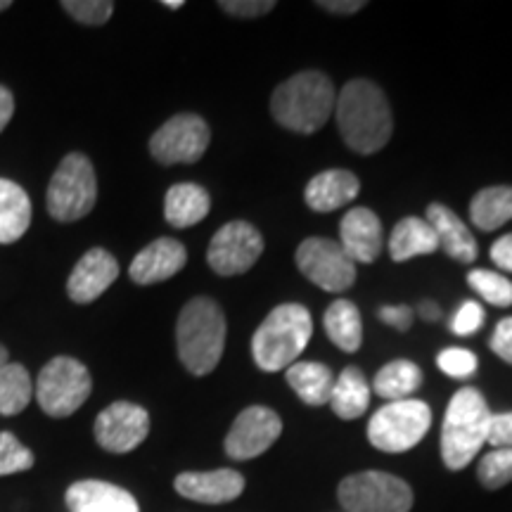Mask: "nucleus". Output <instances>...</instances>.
I'll use <instances>...</instances> for the list:
<instances>
[{"mask_svg": "<svg viewBox=\"0 0 512 512\" xmlns=\"http://www.w3.org/2000/svg\"><path fill=\"white\" fill-rule=\"evenodd\" d=\"M335 114L339 136L358 155H375L392 138V110L380 86L373 81H349L337 93Z\"/></svg>", "mask_w": 512, "mask_h": 512, "instance_id": "1", "label": "nucleus"}, {"mask_svg": "<svg viewBox=\"0 0 512 512\" xmlns=\"http://www.w3.org/2000/svg\"><path fill=\"white\" fill-rule=\"evenodd\" d=\"M337 91L330 76L316 69L299 72L275 88L271 98V114L280 126L294 133H316L328 124L335 112Z\"/></svg>", "mask_w": 512, "mask_h": 512, "instance_id": "2", "label": "nucleus"}, {"mask_svg": "<svg viewBox=\"0 0 512 512\" xmlns=\"http://www.w3.org/2000/svg\"><path fill=\"white\" fill-rule=\"evenodd\" d=\"M226 316L209 297H195L183 306L176 323L178 358L185 370L202 377L219 366L226 349Z\"/></svg>", "mask_w": 512, "mask_h": 512, "instance_id": "3", "label": "nucleus"}, {"mask_svg": "<svg viewBox=\"0 0 512 512\" xmlns=\"http://www.w3.org/2000/svg\"><path fill=\"white\" fill-rule=\"evenodd\" d=\"M313 335L311 313L302 304H283L268 313L252 337L254 363L264 373L287 370L302 351L309 347Z\"/></svg>", "mask_w": 512, "mask_h": 512, "instance_id": "4", "label": "nucleus"}, {"mask_svg": "<svg viewBox=\"0 0 512 512\" xmlns=\"http://www.w3.org/2000/svg\"><path fill=\"white\" fill-rule=\"evenodd\" d=\"M491 415L479 389L465 387L453 394L441 427V458L448 470H463L477 458L486 444Z\"/></svg>", "mask_w": 512, "mask_h": 512, "instance_id": "5", "label": "nucleus"}, {"mask_svg": "<svg viewBox=\"0 0 512 512\" xmlns=\"http://www.w3.org/2000/svg\"><path fill=\"white\" fill-rule=\"evenodd\" d=\"M98 202V178L91 159L72 152L60 162L50 178L46 207L55 221L72 223L88 216Z\"/></svg>", "mask_w": 512, "mask_h": 512, "instance_id": "6", "label": "nucleus"}, {"mask_svg": "<svg viewBox=\"0 0 512 512\" xmlns=\"http://www.w3.org/2000/svg\"><path fill=\"white\" fill-rule=\"evenodd\" d=\"M93 392L88 368L72 356H55L38 373L34 396L50 418H69L79 411Z\"/></svg>", "mask_w": 512, "mask_h": 512, "instance_id": "7", "label": "nucleus"}, {"mask_svg": "<svg viewBox=\"0 0 512 512\" xmlns=\"http://www.w3.org/2000/svg\"><path fill=\"white\" fill-rule=\"evenodd\" d=\"M432 411L425 401L403 399L384 403L368 422V439L377 451L406 453L430 432Z\"/></svg>", "mask_w": 512, "mask_h": 512, "instance_id": "8", "label": "nucleus"}, {"mask_svg": "<svg viewBox=\"0 0 512 512\" xmlns=\"http://www.w3.org/2000/svg\"><path fill=\"white\" fill-rule=\"evenodd\" d=\"M337 496L347 512H411L413 508L411 486L377 470L342 479Z\"/></svg>", "mask_w": 512, "mask_h": 512, "instance_id": "9", "label": "nucleus"}, {"mask_svg": "<svg viewBox=\"0 0 512 512\" xmlns=\"http://www.w3.org/2000/svg\"><path fill=\"white\" fill-rule=\"evenodd\" d=\"M209 124L197 114H176L150 138V155L159 164H195L207 152Z\"/></svg>", "mask_w": 512, "mask_h": 512, "instance_id": "10", "label": "nucleus"}, {"mask_svg": "<svg viewBox=\"0 0 512 512\" xmlns=\"http://www.w3.org/2000/svg\"><path fill=\"white\" fill-rule=\"evenodd\" d=\"M297 266L325 292H347L356 280V264L328 238H306L297 249Z\"/></svg>", "mask_w": 512, "mask_h": 512, "instance_id": "11", "label": "nucleus"}, {"mask_svg": "<svg viewBox=\"0 0 512 512\" xmlns=\"http://www.w3.org/2000/svg\"><path fill=\"white\" fill-rule=\"evenodd\" d=\"M264 252V238L252 223L230 221L219 228L207 249V264L219 275H242L259 261Z\"/></svg>", "mask_w": 512, "mask_h": 512, "instance_id": "12", "label": "nucleus"}, {"mask_svg": "<svg viewBox=\"0 0 512 512\" xmlns=\"http://www.w3.org/2000/svg\"><path fill=\"white\" fill-rule=\"evenodd\" d=\"M95 441L110 453H128L138 448L150 434V415L143 406L117 401L95 418Z\"/></svg>", "mask_w": 512, "mask_h": 512, "instance_id": "13", "label": "nucleus"}, {"mask_svg": "<svg viewBox=\"0 0 512 512\" xmlns=\"http://www.w3.org/2000/svg\"><path fill=\"white\" fill-rule=\"evenodd\" d=\"M283 434L280 415L266 406H249L235 418L226 437V453L233 460H252L266 453Z\"/></svg>", "mask_w": 512, "mask_h": 512, "instance_id": "14", "label": "nucleus"}, {"mask_svg": "<svg viewBox=\"0 0 512 512\" xmlns=\"http://www.w3.org/2000/svg\"><path fill=\"white\" fill-rule=\"evenodd\" d=\"M119 278L117 259L107 249L95 247L86 252L74 266L72 275L67 280V294L76 304H91L102 297L114 280Z\"/></svg>", "mask_w": 512, "mask_h": 512, "instance_id": "15", "label": "nucleus"}, {"mask_svg": "<svg viewBox=\"0 0 512 512\" xmlns=\"http://www.w3.org/2000/svg\"><path fill=\"white\" fill-rule=\"evenodd\" d=\"M339 247L354 264H373L382 252V223L368 207H354L339 223Z\"/></svg>", "mask_w": 512, "mask_h": 512, "instance_id": "16", "label": "nucleus"}, {"mask_svg": "<svg viewBox=\"0 0 512 512\" xmlns=\"http://www.w3.org/2000/svg\"><path fill=\"white\" fill-rule=\"evenodd\" d=\"M185 261H188V252H185L183 242L174 238H159L150 242L143 252H138L128 273H131V280L136 285H155L183 271Z\"/></svg>", "mask_w": 512, "mask_h": 512, "instance_id": "17", "label": "nucleus"}, {"mask_svg": "<svg viewBox=\"0 0 512 512\" xmlns=\"http://www.w3.org/2000/svg\"><path fill=\"white\" fill-rule=\"evenodd\" d=\"M176 491L195 503L221 505L235 501L245 491V477L238 470L183 472L176 477Z\"/></svg>", "mask_w": 512, "mask_h": 512, "instance_id": "18", "label": "nucleus"}, {"mask_svg": "<svg viewBox=\"0 0 512 512\" xmlns=\"http://www.w3.org/2000/svg\"><path fill=\"white\" fill-rule=\"evenodd\" d=\"M64 501L69 512H140L133 494L100 479H83L72 484Z\"/></svg>", "mask_w": 512, "mask_h": 512, "instance_id": "19", "label": "nucleus"}, {"mask_svg": "<svg viewBox=\"0 0 512 512\" xmlns=\"http://www.w3.org/2000/svg\"><path fill=\"white\" fill-rule=\"evenodd\" d=\"M427 223L437 233L439 247H444V252L451 259L460 261V264H472L477 259L479 249L475 235L470 233V228L460 221V216L453 209H448L446 204L434 202L427 207Z\"/></svg>", "mask_w": 512, "mask_h": 512, "instance_id": "20", "label": "nucleus"}, {"mask_svg": "<svg viewBox=\"0 0 512 512\" xmlns=\"http://www.w3.org/2000/svg\"><path fill=\"white\" fill-rule=\"evenodd\" d=\"M358 190H361V181L356 174L347 169H328L311 178L306 185L304 200L309 209L318 211V214H328V211L342 209L351 200H356Z\"/></svg>", "mask_w": 512, "mask_h": 512, "instance_id": "21", "label": "nucleus"}, {"mask_svg": "<svg viewBox=\"0 0 512 512\" xmlns=\"http://www.w3.org/2000/svg\"><path fill=\"white\" fill-rule=\"evenodd\" d=\"M439 249V240L434 228L427 219L420 216H406L396 223L392 235H389V254L396 264L411 261L415 256L432 254Z\"/></svg>", "mask_w": 512, "mask_h": 512, "instance_id": "22", "label": "nucleus"}, {"mask_svg": "<svg viewBox=\"0 0 512 512\" xmlns=\"http://www.w3.org/2000/svg\"><path fill=\"white\" fill-rule=\"evenodd\" d=\"M211 209L209 192L197 183H178L169 188L164 200V216L174 228H190L207 219Z\"/></svg>", "mask_w": 512, "mask_h": 512, "instance_id": "23", "label": "nucleus"}, {"mask_svg": "<svg viewBox=\"0 0 512 512\" xmlns=\"http://www.w3.org/2000/svg\"><path fill=\"white\" fill-rule=\"evenodd\" d=\"M31 226V200L15 181L0 178V245H12Z\"/></svg>", "mask_w": 512, "mask_h": 512, "instance_id": "24", "label": "nucleus"}, {"mask_svg": "<svg viewBox=\"0 0 512 512\" xmlns=\"http://www.w3.org/2000/svg\"><path fill=\"white\" fill-rule=\"evenodd\" d=\"M285 380L309 406H325L330 401L335 375L328 366L316 361H297L285 370Z\"/></svg>", "mask_w": 512, "mask_h": 512, "instance_id": "25", "label": "nucleus"}, {"mask_svg": "<svg viewBox=\"0 0 512 512\" xmlns=\"http://www.w3.org/2000/svg\"><path fill=\"white\" fill-rule=\"evenodd\" d=\"M330 406L342 420H356L368 411L370 406V387L356 366L344 368L332 384Z\"/></svg>", "mask_w": 512, "mask_h": 512, "instance_id": "26", "label": "nucleus"}, {"mask_svg": "<svg viewBox=\"0 0 512 512\" xmlns=\"http://www.w3.org/2000/svg\"><path fill=\"white\" fill-rule=\"evenodd\" d=\"M470 219L484 233L512 221V185H491L479 190L470 202Z\"/></svg>", "mask_w": 512, "mask_h": 512, "instance_id": "27", "label": "nucleus"}, {"mask_svg": "<svg viewBox=\"0 0 512 512\" xmlns=\"http://www.w3.org/2000/svg\"><path fill=\"white\" fill-rule=\"evenodd\" d=\"M325 332L332 339V344L347 354H354L363 342V323L361 313H358L356 304L349 299H337L328 306L323 316Z\"/></svg>", "mask_w": 512, "mask_h": 512, "instance_id": "28", "label": "nucleus"}, {"mask_svg": "<svg viewBox=\"0 0 512 512\" xmlns=\"http://www.w3.org/2000/svg\"><path fill=\"white\" fill-rule=\"evenodd\" d=\"M420 384L422 370L415 366L413 361H403V358H399V361L387 363V366L375 375L373 389L380 399L392 403L411 399V394L415 389H420Z\"/></svg>", "mask_w": 512, "mask_h": 512, "instance_id": "29", "label": "nucleus"}, {"mask_svg": "<svg viewBox=\"0 0 512 512\" xmlns=\"http://www.w3.org/2000/svg\"><path fill=\"white\" fill-rule=\"evenodd\" d=\"M31 396H34V382L22 363H8L0 368V415L12 418L27 411Z\"/></svg>", "mask_w": 512, "mask_h": 512, "instance_id": "30", "label": "nucleus"}, {"mask_svg": "<svg viewBox=\"0 0 512 512\" xmlns=\"http://www.w3.org/2000/svg\"><path fill=\"white\" fill-rule=\"evenodd\" d=\"M467 283L491 306H501V309L512 306V283L505 275L486 271V268H475V271L467 273Z\"/></svg>", "mask_w": 512, "mask_h": 512, "instance_id": "31", "label": "nucleus"}, {"mask_svg": "<svg viewBox=\"0 0 512 512\" xmlns=\"http://www.w3.org/2000/svg\"><path fill=\"white\" fill-rule=\"evenodd\" d=\"M477 479L486 489H501L512 482V448H494L479 460Z\"/></svg>", "mask_w": 512, "mask_h": 512, "instance_id": "32", "label": "nucleus"}, {"mask_svg": "<svg viewBox=\"0 0 512 512\" xmlns=\"http://www.w3.org/2000/svg\"><path fill=\"white\" fill-rule=\"evenodd\" d=\"M36 458L15 434L0 432V477L17 475L34 467Z\"/></svg>", "mask_w": 512, "mask_h": 512, "instance_id": "33", "label": "nucleus"}, {"mask_svg": "<svg viewBox=\"0 0 512 512\" xmlns=\"http://www.w3.org/2000/svg\"><path fill=\"white\" fill-rule=\"evenodd\" d=\"M437 366L441 373L453 377V380H467V377H472L477 373L479 361L470 349L448 347L437 356Z\"/></svg>", "mask_w": 512, "mask_h": 512, "instance_id": "34", "label": "nucleus"}, {"mask_svg": "<svg viewBox=\"0 0 512 512\" xmlns=\"http://www.w3.org/2000/svg\"><path fill=\"white\" fill-rule=\"evenodd\" d=\"M62 8L72 15L76 22L88 27H100L112 17L114 3L110 0H64Z\"/></svg>", "mask_w": 512, "mask_h": 512, "instance_id": "35", "label": "nucleus"}, {"mask_svg": "<svg viewBox=\"0 0 512 512\" xmlns=\"http://www.w3.org/2000/svg\"><path fill=\"white\" fill-rule=\"evenodd\" d=\"M484 309L482 306H479V302H465L463 306H460V309L456 311V316H453V320H451V330H453V335H458V337H470V335H475V332L482 328L484 325Z\"/></svg>", "mask_w": 512, "mask_h": 512, "instance_id": "36", "label": "nucleus"}, {"mask_svg": "<svg viewBox=\"0 0 512 512\" xmlns=\"http://www.w3.org/2000/svg\"><path fill=\"white\" fill-rule=\"evenodd\" d=\"M219 8H223L233 17L252 19V17L268 15V12L275 8V3L273 0H221Z\"/></svg>", "mask_w": 512, "mask_h": 512, "instance_id": "37", "label": "nucleus"}, {"mask_svg": "<svg viewBox=\"0 0 512 512\" xmlns=\"http://www.w3.org/2000/svg\"><path fill=\"white\" fill-rule=\"evenodd\" d=\"M486 444L494 448H512V411L491 415Z\"/></svg>", "mask_w": 512, "mask_h": 512, "instance_id": "38", "label": "nucleus"}, {"mask_svg": "<svg viewBox=\"0 0 512 512\" xmlns=\"http://www.w3.org/2000/svg\"><path fill=\"white\" fill-rule=\"evenodd\" d=\"M489 344H491V351H494L498 358H503L505 363H510L512 366V316L503 318L501 323L496 325Z\"/></svg>", "mask_w": 512, "mask_h": 512, "instance_id": "39", "label": "nucleus"}, {"mask_svg": "<svg viewBox=\"0 0 512 512\" xmlns=\"http://www.w3.org/2000/svg\"><path fill=\"white\" fill-rule=\"evenodd\" d=\"M377 316L382 323L392 325L399 332H406L413 325V309H408V306H382Z\"/></svg>", "mask_w": 512, "mask_h": 512, "instance_id": "40", "label": "nucleus"}, {"mask_svg": "<svg viewBox=\"0 0 512 512\" xmlns=\"http://www.w3.org/2000/svg\"><path fill=\"white\" fill-rule=\"evenodd\" d=\"M491 261L498 266V271L512 273V233L503 235L491 247Z\"/></svg>", "mask_w": 512, "mask_h": 512, "instance_id": "41", "label": "nucleus"}, {"mask_svg": "<svg viewBox=\"0 0 512 512\" xmlns=\"http://www.w3.org/2000/svg\"><path fill=\"white\" fill-rule=\"evenodd\" d=\"M12 114H15V98L5 86H0V133L10 124Z\"/></svg>", "mask_w": 512, "mask_h": 512, "instance_id": "42", "label": "nucleus"}, {"mask_svg": "<svg viewBox=\"0 0 512 512\" xmlns=\"http://www.w3.org/2000/svg\"><path fill=\"white\" fill-rule=\"evenodd\" d=\"M363 0H347V3H335V0H330V3H318V8L332 12V15H356L358 10H363Z\"/></svg>", "mask_w": 512, "mask_h": 512, "instance_id": "43", "label": "nucleus"}, {"mask_svg": "<svg viewBox=\"0 0 512 512\" xmlns=\"http://www.w3.org/2000/svg\"><path fill=\"white\" fill-rule=\"evenodd\" d=\"M420 316L425 320H439L441 318V311L439 306L434 302H422L420 304Z\"/></svg>", "mask_w": 512, "mask_h": 512, "instance_id": "44", "label": "nucleus"}, {"mask_svg": "<svg viewBox=\"0 0 512 512\" xmlns=\"http://www.w3.org/2000/svg\"><path fill=\"white\" fill-rule=\"evenodd\" d=\"M10 363V354H8V349L3 347V344H0V368H5Z\"/></svg>", "mask_w": 512, "mask_h": 512, "instance_id": "45", "label": "nucleus"}, {"mask_svg": "<svg viewBox=\"0 0 512 512\" xmlns=\"http://www.w3.org/2000/svg\"><path fill=\"white\" fill-rule=\"evenodd\" d=\"M164 8H171V10H178V8H183V0H164Z\"/></svg>", "mask_w": 512, "mask_h": 512, "instance_id": "46", "label": "nucleus"}, {"mask_svg": "<svg viewBox=\"0 0 512 512\" xmlns=\"http://www.w3.org/2000/svg\"><path fill=\"white\" fill-rule=\"evenodd\" d=\"M10 0H0V12H3V10H8L10 8Z\"/></svg>", "mask_w": 512, "mask_h": 512, "instance_id": "47", "label": "nucleus"}]
</instances>
